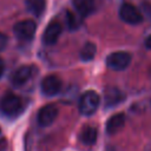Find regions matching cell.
I'll return each mask as SVG.
<instances>
[{"mask_svg":"<svg viewBox=\"0 0 151 151\" xmlns=\"http://www.w3.org/2000/svg\"><path fill=\"white\" fill-rule=\"evenodd\" d=\"M73 6L81 17H87L94 9V1L93 0H73Z\"/></svg>","mask_w":151,"mask_h":151,"instance_id":"obj_13","label":"cell"},{"mask_svg":"<svg viewBox=\"0 0 151 151\" xmlns=\"http://www.w3.org/2000/svg\"><path fill=\"white\" fill-rule=\"evenodd\" d=\"M96 52H97L96 45H94L93 42L88 41V42H86V44L83 46V48L80 50V59H81L83 61H90V60H92V59L94 58Z\"/></svg>","mask_w":151,"mask_h":151,"instance_id":"obj_15","label":"cell"},{"mask_svg":"<svg viewBox=\"0 0 151 151\" xmlns=\"http://www.w3.org/2000/svg\"><path fill=\"white\" fill-rule=\"evenodd\" d=\"M0 111L8 117H15L22 111V101L14 93H6L0 99Z\"/></svg>","mask_w":151,"mask_h":151,"instance_id":"obj_2","label":"cell"},{"mask_svg":"<svg viewBox=\"0 0 151 151\" xmlns=\"http://www.w3.org/2000/svg\"><path fill=\"white\" fill-rule=\"evenodd\" d=\"M104 100L107 107L116 106L124 100V93L117 87H106L104 91Z\"/></svg>","mask_w":151,"mask_h":151,"instance_id":"obj_10","label":"cell"},{"mask_svg":"<svg viewBox=\"0 0 151 151\" xmlns=\"http://www.w3.org/2000/svg\"><path fill=\"white\" fill-rule=\"evenodd\" d=\"M41 92L47 96V97H52L55 96L57 93L60 92L61 90V80L59 77L54 76V74H50L46 76L42 80H41Z\"/></svg>","mask_w":151,"mask_h":151,"instance_id":"obj_6","label":"cell"},{"mask_svg":"<svg viewBox=\"0 0 151 151\" xmlns=\"http://www.w3.org/2000/svg\"><path fill=\"white\" fill-rule=\"evenodd\" d=\"M7 41H8V38H7V35H6L5 33L0 32V51H2V50L6 47V45H7Z\"/></svg>","mask_w":151,"mask_h":151,"instance_id":"obj_17","label":"cell"},{"mask_svg":"<svg viewBox=\"0 0 151 151\" xmlns=\"http://www.w3.org/2000/svg\"><path fill=\"white\" fill-rule=\"evenodd\" d=\"M119 18L130 25H138L139 22H142L143 20V15L140 13V11L131 5V4H123L119 8Z\"/></svg>","mask_w":151,"mask_h":151,"instance_id":"obj_5","label":"cell"},{"mask_svg":"<svg viewBox=\"0 0 151 151\" xmlns=\"http://www.w3.org/2000/svg\"><path fill=\"white\" fill-rule=\"evenodd\" d=\"M35 31H37V25L33 20H29V19L21 20L19 22H17L13 27V32H14L15 37L24 41H28V40L33 39Z\"/></svg>","mask_w":151,"mask_h":151,"instance_id":"obj_4","label":"cell"},{"mask_svg":"<svg viewBox=\"0 0 151 151\" xmlns=\"http://www.w3.org/2000/svg\"><path fill=\"white\" fill-rule=\"evenodd\" d=\"M4 71H5V64H4L2 59L0 58V78H1V76L4 74Z\"/></svg>","mask_w":151,"mask_h":151,"instance_id":"obj_18","label":"cell"},{"mask_svg":"<svg viewBox=\"0 0 151 151\" xmlns=\"http://www.w3.org/2000/svg\"><path fill=\"white\" fill-rule=\"evenodd\" d=\"M145 45H146V47L149 48V50H151V35L146 39V41H145Z\"/></svg>","mask_w":151,"mask_h":151,"instance_id":"obj_19","label":"cell"},{"mask_svg":"<svg viewBox=\"0 0 151 151\" xmlns=\"http://www.w3.org/2000/svg\"><path fill=\"white\" fill-rule=\"evenodd\" d=\"M25 5L28 12L35 17H40L46 7V0H25Z\"/></svg>","mask_w":151,"mask_h":151,"instance_id":"obj_14","label":"cell"},{"mask_svg":"<svg viewBox=\"0 0 151 151\" xmlns=\"http://www.w3.org/2000/svg\"><path fill=\"white\" fill-rule=\"evenodd\" d=\"M32 77V67L27 65H22L18 67L11 76V83L14 86H21L28 81V79Z\"/></svg>","mask_w":151,"mask_h":151,"instance_id":"obj_9","label":"cell"},{"mask_svg":"<svg viewBox=\"0 0 151 151\" xmlns=\"http://www.w3.org/2000/svg\"><path fill=\"white\" fill-rule=\"evenodd\" d=\"M63 27L58 21H51L47 27L44 31L42 34V41L45 45H53L57 42V40L59 39L60 34H61Z\"/></svg>","mask_w":151,"mask_h":151,"instance_id":"obj_8","label":"cell"},{"mask_svg":"<svg viewBox=\"0 0 151 151\" xmlns=\"http://www.w3.org/2000/svg\"><path fill=\"white\" fill-rule=\"evenodd\" d=\"M57 116H58V107L54 104H47L42 106L38 112V116H37L38 124L44 127L48 126L55 120Z\"/></svg>","mask_w":151,"mask_h":151,"instance_id":"obj_7","label":"cell"},{"mask_svg":"<svg viewBox=\"0 0 151 151\" xmlns=\"http://www.w3.org/2000/svg\"><path fill=\"white\" fill-rule=\"evenodd\" d=\"M0 132H1V129H0Z\"/></svg>","mask_w":151,"mask_h":151,"instance_id":"obj_20","label":"cell"},{"mask_svg":"<svg viewBox=\"0 0 151 151\" xmlns=\"http://www.w3.org/2000/svg\"><path fill=\"white\" fill-rule=\"evenodd\" d=\"M100 104V97L97 92L90 90L86 91L79 99V112L84 116H91L93 114Z\"/></svg>","mask_w":151,"mask_h":151,"instance_id":"obj_1","label":"cell"},{"mask_svg":"<svg viewBox=\"0 0 151 151\" xmlns=\"http://www.w3.org/2000/svg\"><path fill=\"white\" fill-rule=\"evenodd\" d=\"M125 124V116L124 113H114L111 116L106 122V132L110 134L117 133L123 129Z\"/></svg>","mask_w":151,"mask_h":151,"instance_id":"obj_11","label":"cell"},{"mask_svg":"<svg viewBox=\"0 0 151 151\" xmlns=\"http://www.w3.org/2000/svg\"><path fill=\"white\" fill-rule=\"evenodd\" d=\"M131 63V54L125 51L113 52L107 55L106 65L109 68L113 71H123L125 70Z\"/></svg>","mask_w":151,"mask_h":151,"instance_id":"obj_3","label":"cell"},{"mask_svg":"<svg viewBox=\"0 0 151 151\" xmlns=\"http://www.w3.org/2000/svg\"><path fill=\"white\" fill-rule=\"evenodd\" d=\"M97 137H98V130L91 125L84 126L79 133V139L85 145H93L97 142Z\"/></svg>","mask_w":151,"mask_h":151,"instance_id":"obj_12","label":"cell"},{"mask_svg":"<svg viewBox=\"0 0 151 151\" xmlns=\"http://www.w3.org/2000/svg\"><path fill=\"white\" fill-rule=\"evenodd\" d=\"M66 24H67L70 29H76L79 26V21L77 19L76 14H73L71 12H67L66 13Z\"/></svg>","mask_w":151,"mask_h":151,"instance_id":"obj_16","label":"cell"}]
</instances>
